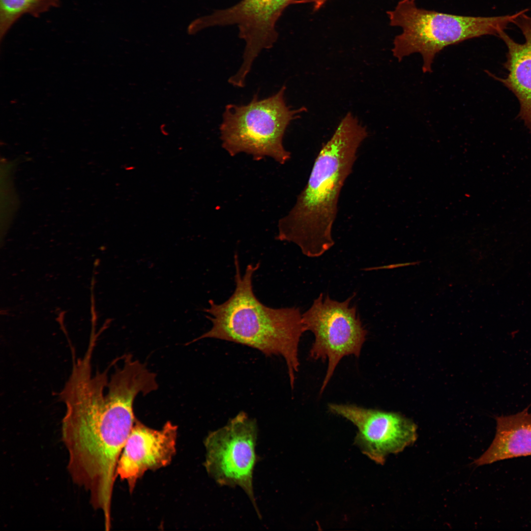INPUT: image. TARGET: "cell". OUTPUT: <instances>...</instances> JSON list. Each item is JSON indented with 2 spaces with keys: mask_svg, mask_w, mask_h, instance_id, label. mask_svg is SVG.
I'll return each instance as SVG.
<instances>
[{
  "mask_svg": "<svg viewBox=\"0 0 531 531\" xmlns=\"http://www.w3.org/2000/svg\"><path fill=\"white\" fill-rule=\"evenodd\" d=\"M296 0H241L227 8L216 10L196 21L199 30L210 27L236 26L245 43L242 63L236 74L243 81L253 61L263 50L272 48L278 33L276 23L285 9Z\"/></svg>",
  "mask_w": 531,
  "mask_h": 531,
  "instance_id": "8",
  "label": "cell"
},
{
  "mask_svg": "<svg viewBox=\"0 0 531 531\" xmlns=\"http://www.w3.org/2000/svg\"><path fill=\"white\" fill-rule=\"evenodd\" d=\"M521 11L512 14L481 17L457 15L417 7L415 0H401L387 12L391 26L402 28L391 50L399 61L412 54H420L422 70L431 72L436 55L446 47L485 35L498 36Z\"/></svg>",
  "mask_w": 531,
  "mask_h": 531,
  "instance_id": "4",
  "label": "cell"
},
{
  "mask_svg": "<svg viewBox=\"0 0 531 531\" xmlns=\"http://www.w3.org/2000/svg\"><path fill=\"white\" fill-rule=\"evenodd\" d=\"M495 438L488 449L474 461L476 466L531 456V413L528 408L515 414L496 417Z\"/></svg>",
  "mask_w": 531,
  "mask_h": 531,
  "instance_id": "12",
  "label": "cell"
},
{
  "mask_svg": "<svg viewBox=\"0 0 531 531\" xmlns=\"http://www.w3.org/2000/svg\"><path fill=\"white\" fill-rule=\"evenodd\" d=\"M367 136L366 127L351 113L343 117L318 154L294 206L279 220L277 239L295 244L311 258L334 244L332 229L340 192Z\"/></svg>",
  "mask_w": 531,
  "mask_h": 531,
  "instance_id": "2",
  "label": "cell"
},
{
  "mask_svg": "<svg viewBox=\"0 0 531 531\" xmlns=\"http://www.w3.org/2000/svg\"><path fill=\"white\" fill-rule=\"evenodd\" d=\"M59 4V0H0L1 40L23 15L28 14L38 17Z\"/></svg>",
  "mask_w": 531,
  "mask_h": 531,
  "instance_id": "13",
  "label": "cell"
},
{
  "mask_svg": "<svg viewBox=\"0 0 531 531\" xmlns=\"http://www.w3.org/2000/svg\"><path fill=\"white\" fill-rule=\"evenodd\" d=\"M528 10L523 9L513 22L522 33L523 43L514 40L505 30L501 31L498 36L507 49L503 63L507 75L501 78L489 71L487 73L516 96L520 106L518 117L531 133V16L527 14Z\"/></svg>",
  "mask_w": 531,
  "mask_h": 531,
  "instance_id": "11",
  "label": "cell"
},
{
  "mask_svg": "<svg viewBox=\"0 0 531 531\" xmlns=\"http://www.w3.org/2000/svg\"><path fill=\"white\" fill-rule=\"evenodd\" d=\"M355 294L343 301L324 297L314 299L310 308L302 314L305 331H311L315 340L309 352L312 359H327V371L322 385V393L335 368L345 356L358 357L366 340L367 330L363 326L356 307L350 306Z\"/></svg>",
  "mask_w": 531,
  "mask_h": 531,
  "instance_id": "6",
  "label": "cell"
},
{
  "mask_svg": "<svg viewBox=\"0 0 531 531\" xmlns=\"http://www.w3.org/2000/svg\"><path fill=\"white\" fill-rule=\"evenodd\" d=\"M258 433L256 420L240 412L205 438L204 464L208 475L219 485L241 488L261 518L253 486L254 469L259 458L256 452Z\"/></svg>",
  "mask_w": 531,
  "mask_h": 531,
  "instance_id": "7",
  "label": "cell"
},
{
  "mask_svg": "<svg viewBox=\"0 0 531 531\" xmlns=\"http://www.w3.org/2000/svg\"><path fill=\"white\" fill-rule=\"evenodd\" d=\"M177 430L169 421L156 430L136 420L117 469V476L126 483L130 492L147 472L170 464L177 451Z\"/></svg>",
  "mask_w": 531,
  "mask_h": 531,
  "instance_id": "10",
  "label": "cell"
},
{
  "mask_svg": "<svg viewBox=\"0 0 531 531\" xmlns=\"http://www.w3.org/2000/svg\"><path fill=\"white\" fill-rule=\"evenodd\" d=\"M419 263V262H412V263H401V264H392V265L384 266H379V267H372V268H369L368 269H365V270L379 269H391V268H396V267H398L408 266H411V265H414L417 264Z\"/></svg>",
  "mask_w": 531,
  "mask_h": 531,
  "instance_id": "14",
  "label": "cell"
},
{
  "mask_svg": "<svg viewBox=\"0 0 531 531\" xmlns=\"http://www.w3.org/2000/svg\"><path fill=\"white\" fill-rule=\"evenodd\" d=\"M73 371L59 394L66 407L61 438L73 482L95 500L112 498L119 458L136 420L135 396Z\"/></svg>",
  "mask_w": 531,
  "mask_h": 531,
  "instance_id": "1",
  "label": "cell"
},
{
  "mask_svg": "<svg viewBox=\"0 0 531 531\" xmlns=\"http://www.w3.org/2000/svg\"><path fill=\"white\" fill-rule=\"evenodd\" d=\"M285 90L283 86L267 98L259 99L255 94L247 104L226 106L220 138L230 156L245 153L255 160L269 157L280 164L291 158V153L283 145L284 135L291 122L307 109L288 106Z\"/></svg>",
  "mask_w": 531,
  "mask_h": 531,
  "instance_id": "5",
  "label": "cell"
},
{
  "mask_svg": "<svg viewBox=\"0 0 531 531\" xmlns=\"http://www.w3.org/2000/svg\"><path fill=\"white\" fill-rule=\"evenodd\" d=\"M328 409L356 427L355 444L378 464H384L388 455L402 451L417 438L415 425L395 413L335 403L329 404Z\"/></svg>",
  "mask_w": 531,
  "mask_h": 531,
  "instance_id": "9",
  "label": "cell"
},
{
  "mask_svg": "<svg viewBox=\"0 0 531 531\" xmlns=\"http://www.w3.org/2000/svg\"><path fill=\"white\" fill-rule=\"evenodd\" d=\"M235 289L225 302L209 300L204 311L211 328L192 342L214 338L255 349L266 356L282 357L292 388L298 370V346L305 332L298 307L273 308L263 304L254 293L252 279L259 264L248 265L242 275L237 255L234 256Z\"/></svg>",
  "mask_w": 531,
  "mask_h": 531,
  "instance_id": "3",
  "label": "cell"
}]
</instances>
